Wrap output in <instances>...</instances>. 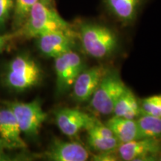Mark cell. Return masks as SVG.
Returning a JSON list of instances; mask_svg holds the SVG:
<instances>
[{
    "label": "cell",
    "instance_id": "1",
    "mask_svg": "<svg viewBox=\"0 0 161 161\" xmlns=\"http://www.w3.org/2000/svg\"><path fill=\"white\" fill-rule=\"evenodd\" d=\"M69 29H72L69 23L55 9L39 0L31 8L24 23L18 28L14 37L31 39L49 32Z\"/></svg>",
    "mask_w": 161,
    "mask_h": 161
},
{
    "label": "cell",
    "instance_id": "2",
    "mask_svg": "<svg viewBox=\"0 0 161 161\" xmlns=\"http://www.w3.org/2000/svg\"><path fill=\"white\" fill-rule=\"evenodd\" d=\"M79 39L84 51L90 57L103 59L111 55L118 46L116 34L107 26L95 23L80 25Z\"/></svg>",
    "mask_w": 161,
    "mask_h": 161
},
{
    "label": "cell",
    "instance_id": "3",
    "mask_svg": "<svg viewBox=\"0 0 161 161\" xmlns=\"http://www.w3.org/2000/svg\"><path fill=\"white\" fill-rule=\"evenodd\" d=\"M42 70L29 56L17 55L8 64L5 81L8 87L18 92L25 91L39 84Z\"/></svg>",
    "mask_w": 161,
    "mask_h": 161
},
{
    "label": "cell",
    "instance_id": "4",
    "mask_svg": "<svg viewBox=\"0 0 161 161\" xmlns=\"http://www.w3.org/2000/svg\"><path fill=\"white\" fill-rule=\"evenodd\" d=\"M128 87L116 71L106 73L90 99V105L101 115L113 114L116 101Z\"/></svg>",
    "mask_w": 161,
    "mask_h": 161
},
{
    "label": "cell",
    "instance_id": "5",
    "mask_svg": "<svg viewBox=\"0 0 161 161\" xmlns=\"http://www.w3.org/2000/svg\"><path fill=\"white\" fill-rule=\"evenodd\" d=\"M14 114L23 134L29 137H36L39 134L40 128L47 118L41 102L38 98L29 102H6Z\"/></svg>",
    "mask_w": 161,
    "mask_h": 161
},
{
    "label": "cell",
    "instance_id": "6",
    "mask_svg": "<svg viewBox=\"0 0 161 161\" xmlns=\"http://www.w3.org/2000/svg\"><path fill=\"white\" fill-rule=\"evenodd\" d=\"M82 58L73 50L55 58L56 90L63 95L72 90L76 78L85 69Z\"/></svg>",
    "mask_w": 161,
    "mask_h": 161
},
{
    "label": "cell",
    "instance_id": "7",
    "mask_svg": "<svg viewBox=\"0 0 161 161\" xmlns=\"http://www.w3.org/2000/svg\"><path fill=\"white\" fill-rule=\"evenodd\" d=\"M161 152V139L139 138L119 143L117 152L120 160L154 161Z\"/></svg>",
    "mask_w": 161,
    "mask_h": 161
},
{
    "label": "cell",
    "instance_id": "8",
    "mask_svg": "<svg viewBox=\"0 0 161 161\" xmlns=\"http://www.w3.org/2000/svg\"><path fill=\"white\" fill-rule=\"evenodd\" d=\"M76 34L72 29L49 32L36 38L40 52L48 58L59 57L75 45Z\"/></svg>",
    "mask_w": 161,
    "mask_h": 161
},
{
    "label": "cell",
    "instance_id": "9",
    "mask_svg": "<svg viewBox=\"0 0 161 161\" xmlns=\"http://www.w3.org/2000/svg\"><path fill=\"white\" fill-rule=\"evenodd\" d=\"M109 71L104 66H95L84 69L76 78L72 86V96L78 102L90 101L98 84Z\"/></svg>",
    "mask_w": 161,
    "mask_h": 161
},
{
    "label": "cell",
    "instance_id": "10",
    "mask_svg": "<svg viewBox=\"0 0 161 161\" xmlns=\"http://www.w3.org/2000/svg\"><path fill=\"white\" fill-rule=\"evenodd\" d=\"M55 122L59 130L64 135L73 137L85 130L93 116L75 108H60L55 112Z\"/></svg>",
    "mask_w": 161,
    "mask_h": 161
},
{
    "label": "cell",
    "instance_id": "11",
    "mask_svg": "<svg viewBox=\"0 0 161 161\" xmlns=\"http://www.w3.org/2000/svg\"><path fill=\"white\" fill-rule=\"evenodd\" d=\"M43 157L51 161H86L89 159L90 154L80 142L55 138L44 152Z\"/></svg>",
    "mask_w": 161,
    "mask_h": 161
},
{
    "label": "cell",
    "instance_id": "12",
    "mask_svg": "<svg viewBox=\"0 0 161 161\" xmlns=\"http://www.w3.org/2000/svg\"><path fill=\"white\" fill-rule=\"evenodd\" d=\"M23 134L14 114L8 106L0 108V137L10 148H25L27 145L22 138Z\"/></svg>",
    "mask_w": 161,
    "mask_h": 161
},
{
    "label": "cell",
    "instance_id": "13",
    "mask_svg": "<svg viewBox=\"0 0 161 161\" xmlns=\"http://www.w3.org/2000/svg\"><path fill=\"white\" fill-rule=\"evenodd\" d=\"M105 124L120 143L140 138L136 119L114 116L107 121Z\"/></svg>",
    "mask_w": 161,
    "mask_h": 161
},
{
    "label": "cell",
    "instance_id": "14",
    "mask_svg": "<svg viewBox=\"0 0 161 161\" xmlns=\"http://www.w3.org/2000/svg\"><path fill=\"white\" fill-rule=\"evenodd\" d=\"M113 114L119 117L136 119L141 114L140 102L135 94L127 87L116 101Z\"/></svg>",
    "mask_w": 161,
    "mask_h": 161
},
{
    "label": "cell",
    "instance_id": "15",
    "mask_svg": "<svg viewBox=\"0 0 161 161\" xmlns=\"http://www.w3.org/2000/svg\"><path fill=\"white\" fill-rule=\"evenodd\" d=\"M110 13L123 23L135 19L142 0H104Z\"/></svg>",
    "mask_w": 161,
    "mask_h": 161
},
{
    "label": "cell",
    "instance_id": "16",
    "mask_svg": "<svg viewBox=\"0 0 161 161\" xmlns=\"http://www.w3.org/2000/svg\"><path fill=\"white\" fill-rule=\"evenodd\" d=\"M136 122L140 138L161 139V117L142 114Z\"/></svg>",
    "mask_w": 161,
    "mask_h": 161
},
{
    "label": "cell",
    "instance_id": "17",
    "mask_svg": "<svg viewBox=\"0 0 161 161\" xmlns=\"http://www.w3.org/2000/svg\"><path fill=\"white\" fill-rule=\"evenodd\" d=\"M88 146L96 152H108L116 149L120 142L115 136H103L86 134Z\"/></svg>",
    "mask_w": 161,
    "mask_h": 161
},
{
    "label": "cell",
    "instance_id": "18",
    "mask_svg": "<svg viewBox=\"0 0 161 161\" xmlns=\"http://www.w3.org/2000/svg\"><path fill=\"white\" fill-rule=\"evenodd\" d=\"M39 0H14V23L18 29L27 19L33 5Z\"/></svg>",
    "mask_w": 161,
    "mask_h": 161
},
{
    "label": "cell",
    "instance_id": "19",
    "mask_svg": "<svg viewBox=\"0 0 161 161\" xmlns=\"http://www.w3.org/2000/svg\"><path fill=\"white\" fill-rule=\"evenodd\" d=\"M140 102L142 114L161 117V94L148 96Z\"/></svg>",
    "mask_w": 161,
    "mask_h": 161
},
{
    "label": "cell",
    "instance_id": "20",
    "mask_svg": "<svg viewBox=\"0 0 161 161\" xmlns=\"http://www.w3.org/2000/svg\"><path fill=\"white\" fill-rule=\"evenodd\" d=\"M14 8V0H0V29H3Z\"/></svg>",
    "mask_w": 161,
    "mask_h": 161
},
{
    "label": "cell",
    "instance_id": "21",
    "mask_svg": "<svg viewBox=\"0 0 161 161\" xmlns=\"http://www.w3.org/2000/svg\"><path fill=\"white\" fill-rule=\"evenodd\" d=\"M91 160L95 161H117L120 160V158L116 148L108 152H96V154L92 157Z\"/></svg>",
    "mask_w": 161,
    "mask_h": 161
},
{
    "label": "cell",
    "instance_id": "22",
    "mask_svg": "<svg viewBox=\"0 0 161 161\" xmlns=\"http://www.w3.org/2000/svg\"><path fill=\"white\" fill-rule=\"evenodd\" d=\"M11 159L9 158L8 156L5 154L3 151H0V161H8L11 160Z\"/></svg>",
    "mask_w": 161,
    "mask_h": 161
},
{
    "label": "cell",
    "instance_id": "23",
    "mask_svg": "<svg viewBox=\"0 0 161 161\" xmlns=\"http://www.w3.org/2000/svg\"><path fill=\"white\" fill-rule=\"evenodd\" d=\"M5 148H10L5 141L0 137V151H3L4 149H5Z\"/></svg>",
    "mask_w": 161,
    "mask_h": 161
},
{
    "label": "cell",
    "instance_id": "24",
    "mask_svg": "<svg viewBox=\"0 0 161 161\" xmlns=\"http://www.w3.org/2000/svg\"><path fill=\"white\" fill-rule=\"evenodd\" d=\"M6 40H7V37L5 36H2L0 35V52L3 49L4 45H5Z\"/></svg>",
    "mask_w": 161,
    "mask_h": 161
},
{
    "label": "cell",
    "instance_id": "25",
    "mask_svg": "<svg viewBox=\"0 0 161 161\" xmlns=\"http://www.w3.org/2000/svg\"><path fill=\"white\" fill-rule=\"evenodd\" d=\"M40 1H42L43 3H44L45 4H46V5H50V3H51L52 0H40Z\"/></svg>",
    "mask_w": 161,
    "mask_h": 161
},
{
    "label": "cell",
    "instance_id": "26",
    "mask_svg": "<svg viewBox=\"0 0 161 161\" xmlns=\"http://www.w3.org/2000/svg\"><path fill=\"white\" fill-rule=\"evenodd\" d=\"M158 160L161 161V152H160V154H159V156H158Z\"/></svg>",
    "mask_w": 161,
    "mask_h": 161
}]
</instances>
